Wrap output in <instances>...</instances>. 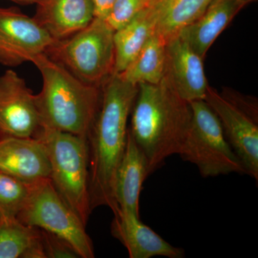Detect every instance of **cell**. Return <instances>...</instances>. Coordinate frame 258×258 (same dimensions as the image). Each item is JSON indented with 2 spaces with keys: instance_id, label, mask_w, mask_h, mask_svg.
Here are the masks:
<instances>
[{
  "instance_id": "obj_1",
  "label": "cell",
  "mask_w": 258,
  "mask_h": 258,
  "mask_svg": "<svg viewBox=\"0 0 258 258\" xmlns=\"http://www.w3.org/2000/svg\"><path fill=\"white\" fill-rule=\"evenodd\" d=\"M137 85L113 74L102 84L99 108L86 137L92 212L108 207L118 210L113 187L117 168L124 152L128 120L138 93Z\"/></svg>"
},
{
  "instance_id": "obj_2",
  "label": "cell",
  "mask_w": 258,
  "mask_h": 258,
  "mask_svg": "<svg viewBox=\"0 0 258 258\" xmlns=\"http://www.w3.org/2000/svg\"><path fill=\"white\" fill-rule=\"evenodd\" d=\"M138 87L128 131L145 154L152 174L167 158L179 154L189 132L191 108L165 76L159 84L140 83Z\"/></svg>"
},
{
  "instance_id": "obj_3",
  "label": "cell",
  "mask_w": 258,
  "mask_h": 258,
  "mask_svg": "<svg viewBox=\"0 0 258 258\" xmlns=\"http://www.w3.org/2000/svg\"><path fill=\"white\" fill-rule=\"evenodd\" d=\"M32 62L42 79L41 91L35 95L42 128L86 138L99 108L101 87L83 82L45 54Z\"/></svg>"
},
{
  "instance_id": "obj_4",
  "label": "cell",
  "mask_w": 258,
  "mask_h": 258,
  "mask_svg": "<svg viewBox=\"0 0 258 258\" xmlns=\"http://www.w3.org/2000/svg\"><path fill=\"white\" fill-rule=\"evenodd\" d=\"M36 138L42 141L46 149L52 186L86 227L92 212L86 138L45 128Z\"/></svg>"
},
{
  "instance_id": "obj_5",
  "label": "cell",
  "mask_w": 258,
  "mask_h": 258,
  "mask_svg": "<svg viewBox=\"0 0 258 258\" xmlns=\"http://www.w3.org/2000/svg\"><path fill=\"white\" fill-rule=\"evenodd\" d=\"M114 32L106 20L94 18L72 36L56 41L45 55L83 82L101 87L114 70Z\"/></svg>"
},
{
  "instance_id": "obj_6",
  "label": "cell",
  "mask_w": 258,
  "mask_h": 258,
  "mask_svg": "<svg viewBox=\"0 0 258 258\" xmlns=\"http://www.w3.org/2000/svg\"><path fill=\"white\" fill-rule=\"evenodd\" d=\"M189 103L191 123L178 155L196 166L203 177L232 173L247 174L243 164L227 140L215 112L204 100Z\"/></svg>"
},
{
  "instance_id": "obj_7",
  "label": "cell",
  "mask_w": 258,
  "mask_h": 258,
  "mask_svg": "<svg viewBox=\"0 0 258 258\" xmlns=\"http://www.w3.org/2000/svg\"><path fill=\"white\" fill-rule=\"evenodd\" d=\"M17 218L25 225L62 237L80 257H95L93 242L86 226L62 201L50 179L32 183L28 198Z\"/></svg>"
},
{
  "instance_id": "obj_8",
  "label": "cell",
  "mask_w": 258,
  "mask_h": 258,
  "mask_svg": "<svg viewBox=\"0 0 258 258\" xmlns=\"http://www.w3.org/2000/svg\"><path fill=\"white\" fill-rule=\"evenodd\" d=\"M204 101L215 112L227 140L247 175L258 180L257 103L236 95L220 94L209 86Z\"/></svg>"
},
{
  "instance_id": "obj_9",
  "label": "cell",
  "mask_w": 258,
  "mask_h": 258,
  "mask_svg": "<svg viewBox=\"0 0 258 258\" xmlns=\"http://www.w3.org/2000/svg\"><path fill=\"white\" fill-rule=\"evenodd\" d=\"M42 129L35 95L16 72L5 71L0 75V134L36 138Z\"/></svg>"
},
{
  "instance_id": "obj_10",
  "label": "cell",
  "mask_w": 258,
  "mask_h": 258,
  "mask_svg": "<svg viewBox=\"0 0 258 258\" xmlns=\"http://www.w3.org/2000/svg\"><path fill=\"white\" fill-rule=\"evenodd\" d=\"M203 60L179 35L166 42L164 76L180 98L189 103L206 96L209 86Z\"/></svg>"
},
{
  "instance_id": "obj_11",
  "label": "cell",
  "mask_w": 258,
  "mask_h": 258,
  "mask_svg": "<svg viewBox=\"0 0 258 258\" xmlns=\"http://www.w3.org/2000/svg\"><path fill=\"white\" fill-rule=\"evenodd\" d=\"M0 171L30 184L49 179L50 161L42 141L0 134Z\"/></svg>"
},
{
  "instance_id": "obj_12",
  "label": "cell",
  "mask_w": 258,
  "mask_h": 258,
  "mask_svg": "<svg viewBox=\"0 0 258 258\" xmlns=\"http://www.w3.org/2000/svg\"><path fill=\"white\" fill-rule=\"evenodd\" d=\"M111 232L126 248L130 258H181L184 255L182 249L171 245L141 221L140 217L128 212L117 210Z\"/></svg>"
},
{
  "instance_id": "obj_13",
  "label": "cell",
  "mask_w": 258,
  "mask_h": 258,
  "mask_svg": "<svg viewBox=\"0 0 258 258\" xmlns=\"http://www.w3.org/2000/svg\"><path fill=\"white\" fill-rule=\"evenodd\" d=\"M36 5L34 18L56 41L72 36L95 18L91 0H40Z\"/></svg>"
},
{
  "instance_id": "obj_14",
  "label": "cell",
  "mask_w": 258,
  "mask_h": 258,
  "mask_svg": "<svg viewBox=\"0 0 258 258\" xmlns=\"http://www.w3.org/2000/svg\"><path fill=\"white\" fill-rule=\"evenodd\" d=\"M149 174L147 157L128 129L124 152L115 175L113 193L118 210L139 217V197Z\"/></svg>"
},
{
  "instance_id": "obj_15",
  "label": "cell",
  "mask_w": 258,
  "mask_h": 258,
  "mask_svg": "<svg viewBox=\"0 0 258 258\" xmlns=\"http://www.w3.org/2000/svg\"><path fill=\"white\" fill-rule=\"evenodd\" d=\"M0 33L32 62L55 44L50 34L37 21L15 8H0Z\"/></svg>"
},
{
  "instance_id": "obj_16",
  "label": "cell",
  "mask_w": 258,
  "mask_h": 258,
  "mask_svg": "<svg viewBox=\"0 0 258 258\" xmlns=\"http://www.w3.org/2000/svg\"><path fill=\"white\" fill-rule=\"evenodd\" d=\"M244 7L235 0H212L205 13L179 34L202 58Z\"/></svg>"
},
{
  "instance_id": "obj_17",
  "label": "cell",
  "mask_w": 258,
  "mask_h": 258,
  "mask_svg": "<svg viewBox=\"0 0 258 258\" xmlns=\"http://www.w3.org/2000/svg\"><path fill=\"white\" fill-rule=\"evenodd\" d=\"M156 28L157 16L149 4L130 23L115 31L113 74H122L127 69L156 32Z\"/></svg>"
},
{
  "instance_id": "obj_18",
  "label": "cell",
  "mask_w": 258,
  "mask_h": 258,
  "mask_svg": "<svg viewBox=\"0 0 258 258\" xmlns=\"http://www.w3.org/2000/svg\"><path fill=\"white\" fill-rule=\"evenodd\" d=\"M212 0H152L157 16L156 32L167 42L205 13Z\"/></svg>"
},
{
  "instance_id": "obj_19",
  "label": "cell",
  "mask_w": 258,
  "mask_h": 258,
  "mask_svg": "<svg viewBox=\"0 0 258 258\" xmlns=\"http://www.w3.org/2000/svg\"><path fill=\"white\" fill-rule=\"evenodd\" d=\"M0 258H45L40 229L0 215Z\"/></svg>"
},
{
  "instance_id": "obj_20",
  "label": "cell",
  "mask_w": 258,
  "mask_h": 258,
  "mask_svg": "<svg viewBox=\"0 0 258 258\" xmlns=\"http://www.w3.org/2000/svg\"><path fill=\"white\" fill-rule=\"evenodd\" d=\"M166 46V40L154 32L132 63L118 75L137 86L140 83L159 84L165 74Z\"/></svg>"
},
{
  "instance_id": "obj_21",
  "label": "cell",
  "mask_w": 258,
  "mask_h": 258,
  "mask_svg": "<svg viewBox=\"0 0 258 258\" xmlns=\"http://www.w3.org/2000/svg\"><path fill=\"white\" fill-rule=\"evenodd\" d=\"M30 185L0 171V215L17 217L28 198Z\"/></svg>"
},
{
  "instance_id": "obj_22",
  "label": "cell",
  "mask_w": 258,
  "mask_h": 258,
  "mask_svg": "<svg viewBox=\"0 0 258 258\" xmlns=\"http://www.w3.org/2000/svg\"><path fill=\"white\" fill-rule=\"evenodd\" d=\"M152 0H115L106 22L114 31L130 23L150 4Z\"/></svg>"
},
{
  "instance_id": "obj_23",
  "label": "cell",
  "mask_w": 258,
  "mask_h": 258,
  "mask_svg": "<svg viewBox=\"0 0 258 258\" xmlns=\"http://www.w3.org/2000/svg\"><path fill=\"white\" fill-rule=\"evenodd\" d=\"M39 229L45 258L80 257L74 247L63 238L48 231Z\"/></svg>"
},
{
  "instance_id": "obj_24",
  "label": "cell",
  "mask_w": 258,
  "mask_h": 258,
  "mask_svg": "<svg viewBox=\"0 0 258 258\" xmlns=\"http://www.w3.org/2000/svg\"><path fill=\"white\" fill-rule=\"evenodd\" d=\"M29 58L0 33V63L7 66H17Z\"/></svg>"
},
{
  "instance_id": "obj_25",
  "label": "cell",
  "mask_w": 258,
  "mask_h": 258,
  "mask_svg": "<svg viewBox=\"0 0 258 258\" xmlns=\"http://www.w3.org/2000/svg\"><path fill=\"white\" fill-rule=\"evenodd\" d=\"M94 10L95 18L106 20L115 0H91Z\"/></svg>"
},
{
  "instance_id": "obj_26",
  "label": "cell",
  "mask_w": 258,
  "mask_h": 258,
  "mask_svg": "<svg viewBox=\"0 0 258 258\" xmlns=\"http://www.w3.org/2000/svg\"><path fill=\"white\" fill-rule=\"evenodd\" d=\"M9 1L14 2L19 4L28 5L37 4L40 0H9Z\"/></svg>"
},
{
  "instance_id": "obj_27",
  "label": "cell",
  "mask_w": 258,
  "mask_h": 258,
  "mask_svg": "<svg viewBox=\"0 0 258 258\" xmlns=\"http://www.w3.org/2000/svg\"><path fill=\"white\" fill-rule=\"evenodd\" d=\"M235 1L244 7L245 5L249 4V3H252V2L256 1V0H235Z\"/></svg>"
}]
</instances>
